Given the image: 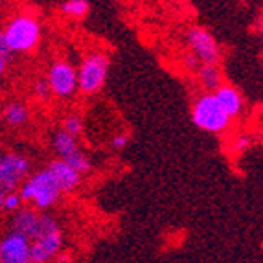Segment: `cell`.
<instances>
[{"instance_id": "obj_1", "label": "cell", "mask_w": 263, "mask_h": 263, "mask_svg": "<svg viewBox=\"0 0 263 263\" xmlns=\"http://www.w3.org/2000/svg\"><path fill=\"white\" fill-rule=\"evenodd\" d=\"M41 43V24L33 15H17L0 30V53H28Z\"/></svg>"}, {"instance_id": "obj_2", "label": "cell", "mask_w": 263, "mask_h": 263, "mask_svg": "<svg viewBox=\"0 0 263 263\" xmlns=\"http://www.w3.org/2000/svg\"><path fill=\"white\" fill-rule=\"evenodd\" d=\"M17 190L22 202L31 204L39 212L50 210L63 195L48 167H43V170L30 173L26 179L22 180Z\"/></svg>"}, {"instance_id": "obj_3", "label": "cell", "mask_w": 263, "mask_h": 263, "mask_svg": "<svg viewBox=\"0 0 263 263\" xmlns=\"http://www.w3.org/2000/svg\"><path fill=\"white\" fill-rule=\"evenodd\" d=\"M65 245L61 224L55 217L43 212V223L39 232L30 239V259L31 263H52L59 256Z\"/></svg>"}, {"instance_id": "obj_4", "label": "cell", "mask_w": 263, "mask_h": 263, "mask_svg": "<svg viewBox=\"0 0 263 263\" xmlns=\"http://www.w3.org/2000/svg\"><path fill=\"white\" fill-rule=\"evenodd\" d=\"M192 122L197 129L210 135H223L230 129L232 118L224 112L214 92H204L195 98L192 105Z\"/></svg>"}, {"instance_id": "obj_5", "label": "cell", "mask_w": 263, "mask_h": 263, "mask_svg": "<svg viewBox=\"0 0 263 263\" xmlns=\"http://www.w3.org/2000/svg\"><path fill=\"white\" fill-rule=\"evenodd\" d=\"M109 76V57L101 52H92L85 57L78 70V90L92 96L103 88Z\"/></svg>"}, {"instance_id": "obj_6", "label": "cell", "mask_w": 263, "mask_h": 263, "mask_svg": "<svg viewBox=\"0 0 263 263\" xmlns=\"http://www.w3.org/2000/svg\"><path fill=\"white\" fill-rule=\"evenodd\" d=\"M31 173L30 158L15 151H0V184L13 192Z\"/></svg>"}, {"instance_id": "obj_7", "label": "cell", "mask_w": 263, "mask_h": 263, "mask_svg": "<svg viewBox=\"0 0 263 263\" xmlns=\"http://www.w3.org/2000/svg\"><path fill=\"white\" fill-rule=\"evenodd\" d=\"M46 81H48L50 92L63 100L72 98L78 92V70L65 59L52 63Z\"/></svg>"}, {"instance_id": "obj_8", "label": "cell", "mask_w": 263, "mask_h": 263, "mask_svg": "<svg viewBox=\"0 0 263 263\" xmlns=\"http://www.w3.org/2000/svg\"><path fill=\"white\" fill-rule=\"evenodd\" d=\"M188 46L201 65H217L219 61V46L215 43L214 35L204 28L195 26L188 31Z\"/></svg>"}, {"instance_id": "obj_9", "label": "cell", "mask_w": 263, "mask_h": 263, "mask_svg": "<svg viewBox=\"0 0 263 263\" xmlns=\"http://www.w3.org/2000/svg\"><path fill=\"white\" fill-rule=\"evenodd\" d=\"M0 263H31L30 239L17 230L4 234L0 237Z\"/></svg>"}, {"instance_id": "obj_10", "label": "cell", "mask_w": 263, "mask_h": 263, "mask_svg": "<svg viewBox=\"0 0 263 263\" xmlns=\"http://www.w3.org/2000/svg\"><path fill=\"white\" fill-rule=\"evenodd\" d=\"M41 223H43V212L35 210L33 206H24L22 204L17 212H13V221H11V230L24 234L28 239L39 232Z\"/></svg>"}, {"instance_id": "obj_11", "label": "cell", "mask_w": 263, "mask_h": 263, "mask_svg": "<svg viewBox=\"0 0 263 263\" xmlns=\"http://www.w3.org/2000/svg\"><path fill=\"white\" fill-rule=\"evenodd\" d=\"M46 167H48L50 173L53 175L57 186L61 190V193L76 192V190L79 188V184H81V173H78L74 167H70L65 160H61V158L50 162Z\"/></svg>"}, {"instance_id": "obj_12", "label": "cell", "mask_w": 263, "mask_h": 263, "mask_svg": "<svg viewBox=\"0 0 263 263\" xmlns=\"http://www.w3.org/2000/svg\"><path fill=\"white\" fill-rule=\"evenodd\" d=\"M214 96L217 98V101L221 103L224 112H227L232 120L243 114L245 101H243L241 92H239L236 87H232V85H221L219 88H215L214 90Z\"/></svg>"}, {"instance_id": "obj_13", "label": "cell", "mask_w": 263, "mask_h": 263, "mask_svg": "<svg viewBox=\"0 0 263 263\" xmlns=\"http://www.w3.org/2000/svg\"><path fill=\"white\" fill-rule=\"evenodd\" d=\"M2 114H4V122L9 127H22L30 120V110H28L26 103H22V101H9Z\"/></svg>"}, {"instance_id": "obj_14", "label": "cell", "mask_w": 263, "mask_h": 263, "mask_svg": "<svg viewBox=\"0 0 263 263\" xmlns=\"http://www.w3.org/2000/svg\"><path fill=\"white\" fill-rule=\"evenodd\" d=\"M52 147H53V151H55L57 157L61 158V160H65L66 157H70V155L76 153L78 149H81V147H79V144H78V138H76V136H72V135H68V133H65L63 129L53 135Z\"/></svg>"}, {"instance_id": "obj_15", "label": "cell", "mask_w": 263, "mask_h": 263, "mask_svg": "<svg viewBox=\"0 0 263 263\" xmlns=\"http://www.w3.org/2000/svg\"><path fill=\"white\" fill-rule=\"evenodd\" d=\"M197 76H199V83L202 85V88L206 92H214L215 88H219L223 85V79H221V72L217 68V65H199Z\"/></svg>"}, {"instance_id": "obj_16", "label": "cell", "mask_w": 263, "mask_h": 263, "mask_svg": "<svg viewBox=\"0 0 263 263\" xmlns=\"http://www.w3.org/2000/svg\"><path fill=\"white\" fill-rule=\"evenodd\" d=\"M61 11L66 17L83 18L90 11V4H88V0H65L61 6Z\"/></svg>"}, {"instance_id": "obj_17", "label": "cell", "mask_w": 263, "mask_h": 263, "mask_svg": "<svg viewBox=\"0 0 263 263\" xmlns=\"http://www.w3.org/2000/svg\"><path fill=\"white\" fill-rule=\"evenodd\" d=\"M83 129H85V123L79 114H68L65 118V122H63V131L76 136V138H79V136L83 135Z\"/></svg>"}, {"instance_id": "obj_18", "label": "cell", "mask_w": 263, "mask_h": 263, "mask_svg": "<svg viewBox=\"0 0 263 263\" xmlns=\"http://www.w3.org/2000/svg\"><path fill=\"white\" fill-rule=\"evenodd\" d=\"M252 147V138L249 135H237L232 142V151L236 155H243Z\"/></svg>"}, {"instance_id": "obj_19", "label": "cell", "mask_w": 263, "mask_h": 263, "mask_svg": "<svg viewBox=\"0 0 263 263\" xmlns=\"http://www.w3.org/2000/svg\"><path fill=\"white\" fill-rule=\"evenodd\" d=\"M24 202H22L21 195H18L17 190H13V192H8L4 197V212H17L18 208L22 206Z\"/></svg>"}, {"instance_id": "obj_20", "label": "cell", "mask_w": 263, "mask_h": 263, "mask_svg": "<svg viewBox=\"0 0 263 263\" xmlns=\"http://www.w3.org/2000/svg\"><path fill=\"white\" fill-rule=\"evenodd\" d=\"M31 92H33V96L39 101H46L50 98V94H52L46 79H37L35 83H33V87H31Z\"/></svg>"}, {"instance_id": "obj_21", "label": "cell", "mask_w": 263, "mask_h": 263, "mask_svg": "<svg viewBox=\"0 0 263 263\" xmlns=\"http://www.w3.org/2000/svg\"><path fill=\"white\" fill-rule=\"evenodd\" d=\"M127 144H129V136L125 135V133H120V135H116L110 140V145H112V149H125L127 147Z\"/></svg>"}, {"instance_id": "obj_22", "label": "cell", "mask_w": 263, "mask_h": 263, "mask_svg": "<svg viewBox=\"0 0 263 263\" xmlns=\"http://www.w3.org/2000/svg\"><path fill=\"white\" fill-rule=\"evenodd\" d=\"M184 63H186V66H188L190 70H197L199 65H201V63H199V59L195 55H193L192 52H190L188 55H186V61Z\"/></svg>"}, {"instance_id": "obj_23", "label": "cell", "mask_w": 263, "mask_h": 263, "mask_svg": "<svg viewBox=\"0 0 263 263\" xmlns=\"http://www.w3.org/2000/svg\"><path fill=\"white\" fill-rule=\"evenodd\" d=\"M8 61L9 57H6L4 53H0V76H4L6 70H8Z\"/></svg>"}, {"instance_id": "obj_24", "label": "cell", "mask_w": 263, "mask_h": 263, "mask_svg": "<svg viewBox=\"0 0 263 263\" xmlns=\"http://www.w3.org/2000/svg\"><path fill=\"white\" fill-rule=\"evenodd\" d=\"M6 193H8V190L0 184V212H4V197H6Z\"/></svg>"}, {"instance_id": "obj_25", "label": "cell", "mask_w": 263, "mask_h": 263, "mask_svg": "<svg viewBox=\"0 0 263 263\" xmlns=\"http://www.w3.org/2000/svg\"><path fill=\"white\" fill-rule=\"evenodd\" d=\"M4 123V114H2V109H0V125Z\"/></svg>"}]
</instances>
